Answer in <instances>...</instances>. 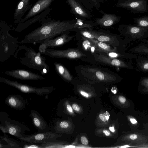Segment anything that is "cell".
<instances>
[{"mask_svg": "<svg viewBox=\"0 0 148 148\" xmlns=\"http://www.w3.org/2000/svg\"><path fill=\"white\" fill-rule=\"evenodd\" d=\"M45 18L38 22L41 26L25 36L20 43L40 44L47 39L66 33L74 27V19L61 21Z\"/></svg>", "mask_w": 148, "mask_h": 148, "instance_id": "cell-1", "label": "cell"}, {"mask_svg": "<svg viewBox=\"0 0 148 148\" xmlns=\"http://www.w3.org/2000/svg\"><path fill=\"white\" fill-rule=\"evenodd\" d=\"M11 27L4 21H0V61L6 62L16 52L19 47L18 38L9 33Z\"/></svg>", "mask_w": 148, "mask_h": 148, "instance_id": "cell-2", "label": "cell"}, {"mask_svg": "<svg viewBox=\"0 0 148 148\" xmlns=\"http://www.w3.org/2000/svg\"><path fill=\"white\" fill-rule=\"evenodd\" d=\"M24 48L25 56L18 58L20 62L30 69L38 71L43 75L47 74L49 71V67L45 62L46 58L31 47L24 45Z\"/></svg>", "mask_w": 148, "mask_h": 148, "instance_id": "cell-3", "label": "cell"}, {"mask_svg": "<svg viewBox=\"0 0 148 148\" xmlns=\"http://www.w3.org/2000/svg\"><path fill=\"white\" fill-rule=\"evenodd\" d=\"M0 129L4 134H9L17 138L24 136V133L29 130L23 123L11 119L3 112L0 113Z\"/></svg>", "mask_w": 148, "mask_h": 148, "instance_id": "cell-4", "label": "cell"}, {"mask_svg": "<svg viewBox=\"0 0 148 148\" xmlns=\"http://www.w3.org/2000/svg\"><path fill=\"white\" fill-rule=\"evenodd\" d=\"M0 82L14 87L23 93H34L39 96H44L49 94L54 90L53 86L36 87L20 83L16 81H12L3 77H0Z\"/></svg>", "mask_w": 148, "mask_h": 148, "instance_id": "cell-5", "label": "cell"}, {"mask_svg": "<svg viewBox=\"0 0 148 148\" xmlns=\"http://www.w3.org/2000/svg\"><path fill=\"white\" fill-rule=\"evenodd\" d=\"M60 136L56 133L48 131L25 135L17 138L32 144H41L55 140Z\"/></svg>", "mask_w": 148, "mask_h": 148, "instance_id": "cell-6", "label": "cell"}, {"mask_svg": "<svg viewBox=\"0 0 148 148\" xmlns=\"http://www.w3.org/2000/svg\"><path fill=\"white\" fill-rule=\"evenodd\" d=\"M114 7L124 8L135 13H143L148 11V0H127L118 1Z\"/></svg>", "mask_w": 148, "mask_h": 148, "instance_id": "cell-7", "label": "cell"}, {"mask_svg": "<svg viewBox=\"0 0 148 148\" xmlns=\"http://www.w3.org/2000/svg\"><path fill=\"white\" fill-rule=\"evenodd\" d=\"M71 9L70 12L75 17L84 19H91V13L79 0H66Z\"/></svg>", "mask_w": 148, "mask_h": 148, "instance_id": "cell-8", "label": "cell"}, {"mask_svg": "<svg viewBox=\"0 0 148 148\" xmlns=\"http://www.w3.org/2000/svg\"><path fill=\"white\" fill-rule=\"evenodd\" d=\"M5 74L7 75L20 79L25 80H45L43 76L27 70L18 69L6 71Z\"/></svg>", "mask_w": 148, "mask_h": 148, "instance_id": "cell-9", "label": "cell"}, {"mask_svg": "<svg viewBox=\"0 0 148 148\" xmlns=\"http://www.w3.org/2000/svg\"><path fill=\"white\" fill-rule=\"evenodd\" d=\"M55 0H37L33 5L26 15L19 23H23L29 18L48 9Z\"/></svg>", "mask_w": 148, "mask_h": 148, "instance_id": "cell-10", "label": "cell"}, {"mask_svg": "<svg viewBox=\"0 0 148 148\" xmlns=\"http://www.w3.org/2000/svg\"><path fill=\"white\" fill-rule=\"evenodd\" d=\"M30 0H20L16 5L14 14V24L18 23L22 17L28 10L31 8L33 5L30 3Z\"/></svg>", "mask_w": 148, "mask_h": 148, "instance_id": "cell-11", "label": "cell"}, {"mask_svg": "<svg viewBox=\"0 0 148 148\" xmlns=\"http://www.w3.org/2000/svg\"><path fill=\"white\" fill-rule=\"evenodd\" d=\"M68 36L66 33L57 36L55 38L48 39L40 44L39 47V51L47 48H54L62 45L68 40Z\"/></svg>", "mask_w": 148, "mask_h": 148, "instance_id": "cell-12", "label": "cell"}, {"mask_svg": "<svg viewBox=\"0 0 148 148\" xmlns=\"http://www.w3.org/2000/svg\"><path fill=\"white\" fill-rule=\"evenodd\" d=\"M99 12L103 14L101 18H97L95 23L96 25L104 27H109L118 22L121 18L120 16H116L114 14L107 13L102 10Z\"/></svg>", "mask_w": 148, "mask_h": 148, "instance_id": "cell-13", "label": "cell"}, {"mask_svg": "<svg viewBox=\"0 0 148 148\" xmlns=\"http://www.w3.org/2000/svg\"><path fill=\"white\" fill-rule=\"evenodd\" d=\"M29 116L35 127L39 132H48L49 127L44 119L37 111L32 110Z\"/></svg>", "mask_w": 148, "mask_h": 148, "instance_id": "cell-14", "label": "cell"}, {"mask_svg": "<svg viewBox=\"0 0 148 148\" xmlns=\"http://www.w3.org/2000/svg\"><path fill=\"white\" fill-rule=\"evenodd\" d=\"M5 103L10 107L15 110H22L26 106V101L21 95H11L6 99Z\"/></svg>", "mask_w": 148, "mask_h": 148, "instance_id": "cell-15", "label": "cell"}, {"mask_svg": "<svg viewBox=\"0 0 148 148\" xmlns=\"http://www.w3.org/2000/svg\"><path fill=\"white\" fill-rule=\"evenodd\" d=\"M52 10V8H49L23 23H18L14 30L18 32H22L32 24L46 17Z\"/></svg>", "mask_w": 148, "mask_h": 148, "instance_id": "cell-16", "label": "cell"}, {"mask_svg": "<svg viewBox=\"0 0 148 148\" xmlns=\"http://www.w3.org/2000/svg\"><path fill=\"white\" fill-rule=\"evenodd\" d=\"M57 73L63 78L68 80H71V77L67 69L60 64L57 62L53 63Z\"/></svg>", "mask_w": 148, "mask_h": 148, "instance_id": "cell-17", "label": "cell"}, {"mask_svg": "<svg viewBox=\"0 0 148 148\" xmlns=\"http://www.w3.org/2000/svg\"><path fill=\"white\" fill-rule=\"evenodd\" d=\"M75 23L74 28H82L83 27H92L96 24L95 22L87 20L86 19H82L75 17L74 19Z\"/></svg>", "mask_w": 148, "mask_h": 148, "instance_id": "cell-18", "label": "cell"}, {"mask_svg": "<svg viewBox=\"0 0 148 148\" xmlns=\"http://www.w3.org/2000/svg\"><path fill=\"white\" fill-rule=\"evenodd\" d=\"M4 134V136H0V140H4L8 144L3 145L0 143V148H20L22 147L18 144L10 140L5 134Z\"/></svg>", "mask_w": 148, "mask_h": 148, "instance_id": "cell-19", "label": "cell"}, {"mask_svg": "<svg viewBox=\"0 0 148 148\" xmlns=\"http://www.w3.org/2000/svg\"><path fill=\"white\" fill-rule=\"evenodd\" d=\"M133 19L138 26L144 27H148V15L134 17Z\"/></svg>", "mask_w": 148, "mask_h": 148, "instance_id": "cell-20", "label": "cell"}, {"mask_svg": "<svg viewBox=\"0 0 148 148\" xmlns=\"http://www.w3.org/2000/svg\"><path fill=\"white\" fill-rule=\"evenodd\" d=\"M105 0H88L93 8L99 10L101 7L102 3L104 2Z\"/></svg>", "mask_w": 148, "mask_h": 148, "instance_id": "cell-21", "label": "cell"}, {"mask_svg": "<svg viewBox=\"0 0 148 148\" xmlns=\"http://www.w3.org/2000/svg\"><path fill=\"white\" fill-rule=\"evenodd\" d=\"M83 5L89 10L92 11L93 7L88 0H79Z\"/></svg>", "mask_w": 148, "mask_h": 148, "instance_id": "cell-22", "label": "cell"}, {"mask_svg": "<svg viewBox=\"0 0 148 148\" xmlns=\"http://www.w3.org/2000/svg\"><path fill=\"white\" fill-rule=\"evenodd\" d=\"M110 115L108 112H106L103 114H100L99 116L100 119L103 121L105 122L108 121Z\"/></svg>", "mask_w": 148, "mask_h": 148, "instance_id": "cell-23", "label": "cell"}, {"mask_svg": "<svg viewBox=\"0 0 148 148\" xmlns=\"http://www.w3.org/2000/svg\"><path fill=\"white\" fill-rule=\"evenodd\" d=\"M141 84L146 88L145 91L148 92V78H145L141 82Z\"/></svg>", "mask_w": 148, "mask_h": 148, "instance_id": "cell-24", "label": "cell"}, {"mask_svg": "<svg viewBox=\"0 0 148 148\" xmlns=\"http://www.w3.org/2000/svg\"><path fill=\"white\" fill-rule=\"evenodd\" d=\"M98 40L101 42L107 41L110 40V38L107 36H101L98 38Z\"/></svg>", "mask_w": 148, "mask_h": 148, "instance_id": "cell-25", "label": "cell"}, {"mask_svg": "<svg viewBox=\"0 0 148 148\" xmlns=\"http://www.w3.org/2000/svg\"><path fill=\"white\" fill-rule=\"evenodd\" d=\"M83 35L85 37L88 38H93L94 36L90 32L86 31H81Z\"/></svg>", "mask_w": 148, "mask_h": 148, "instance_id": "cell-26", "label": "cell"}, {"mask_svg": "<svg viewBox=\"0 0 148 148\" xmlns=\"http://www.w3.org/2000/svg\"><path fill=\"white\" fill-rule=\"evenodd\" d=\"M96 75L97 77L101 80H104V77L103 74L100 71H97L96 73Z\"/></svg>", "mask_w": 148, "mask_h": 148, "instance_id": "cell-27", "label": "cell"}, {"mask_svg": "<svg viewBox=\"0 0 148 148\" xmlns=\"http://www.w3.org/2000/svg\"><path fill=\"white\" fill-rule=\"evenodd\" d=\"M81 141L82 144L84 145H87L88 144V141L85 136H82L81 137Z\"/></svg>", "mask_w": 148, "mask_h": 148, "instance_id": "cell-28", "label": "cell"}, {"mask_svg": "<svg viewBox=\"0 0 148 148\" xmlns=\"http://www.w3.org/2000/svg\"><path fill=\"white\" fill-rule=\"evenodd\" d=\"M111 64L113 65L119 66L120 65L121 63L120 61L118 60L117 59H114L112 60Z\"/></svg>", "mask_w": 148, "mask_h": 148, "instance_id": "cell-29", "label": "cell"}, {"mask_svg": "<svg viewBox=\"0 0 148 148\" xmlns=\"http://www.w3.org/2000/svg\"><path fill=\"white\" fill-rule=\"evenodd\" d=\"M138 136L136 134H132L128 136V138L131 140H134L137 139Z\"/></svg>", "mask_w": 148, "mask_h": 148, "instance_id": "cell-30", "label": "cell"}, {"mask_svg": "<svg viewBox=\"0 0 148 148\" xmlns=\"http://www.w3.org/2000/svg\"><path fill=\"white\" fill-rule=\"evenodd\" d=\"M98 45L99 47L103 49H106L108 47V46L106 44L102 42H99Z\"/></svg>", "mask_w": 148, "mask_h": 148, "instance_id": "cell-31", "label": "cell"}, {"mask_svg": "<svg viewBox=\"0 0 148 148\" xmlns=\"http://www.w3.org/2000/svg\"><path fill=\"white\" fill-rule=\"evenodd\" d=\"M72 107L74 110L76 111H78L80 110L79 106L77 104L75 103L72 104Z\"/></svg>", "mask_w": 148, "mask_h": 148, "instance_id": "cell-32", "label": "cell"}, {"mask_svg": "<svg viewBox=\"0 0 148 148\" xmlns=\"http://www.w3.org/2000/svg\"><path fill=\"white\" fill-rule=\"evenodd\" d=\"M119 100L122 103H125L126 101V99L124 96H120L118 98Z\"/></svg>", "mask_w": 148, "mask_h": 148, "instance_id": "cell-33", "label": "cell"}, {"mask_svg": "<svg viewBox=\"0 0 148 148\" xmlns=\"http://www.w3.org/2000/svg\"><path fill=\"white\" fill-rule=\"evenodd\" d=\"M129 120L130 122L133 124H136L137 123L136 120L134 118L130 117Z\"/></svg>", "mask_w": 148, "mask_h": 148, "instance_id": "cell-34", "label": "cell"}, {"mask_svg": "<svg viewBox=\"0 0 148 148\" xmlns=\"http://www.w3.org/2000/svg\"><path fill=\"white\" fill-rule=\"evenodd\" d=\"M66 109L67 111L70 113H72L73 112V108L69 105L68 104L66 106Z\"/></svg>", "mask_w": 148, "mask_h": 148, "instance_id": "cell-35", "label": "cell"}, {"mask_svg": "<svg viewBox=\"0 0 148 148\" xmlns=\"http://www.w3.org/2000/svg\"><path fill=\"white\" fill-rule=\"evenodd\" d=\"M80 94L83 96L84 97H89L88 94L83 91H80Z\"/></svg>", "mask_w": 148, "mask_h": 148, "instance_id": "cell-36", "label": "cell"}, {"mask_svg": "<svg viewBox=\"0 0 148 148\" xmlns=\"http://www.w3.org/2000/svg\"><path fill=\"white\" fill-rule=\"evenodd\" d=\"M103 132L105 135L107 136H109L110 134V133L109 131L106 130H104L103 131Z\"/></svg>", "mask_w": 148, "mask_h": 148, "instance_id": "cell-37", "label": "cell"}, {"mask_svg": "<svg viewBox=\"0 0 148 148\" xmlns=\"http://www.w3.org/2000/svg\"><path fill=\"white\" fill-rule=\"evenodd\" d=\"M109 55L111 57H114L117 56L118 55L115 53H111L109 54Z\"/></svg>", "mask_w": 148, "mask_h": 148, "instance_id": "cell-38", "label": "cell"}, {"mask_svg": "<svg viewBox=\"0 0 148 148\" xmlns=\"http://www.w3.org/2000/svg\"><path fill=\"white\" fill-rule=\"evenodd\" d=\"M109 130L112 132H115V129L114 127L113 126L110 127L109 128Z\"/></svg>", "mask_w": 148, "mask_h": 148, "instance_id": "cell-39", "label": "cell"}, {"mask_svg": "<svg viewBox=\"0 0 148 148\" xmlns=\"http://www.w3.org/2000/svg\"><path fill=\"white\" fill-rule=\"evenodd\" d=\"M144 68L145 69H148V63H145L143 66Z\"/></svg>", "mask_w": 148, "mask_h": 148, "instance_id": "cell-40", "label": "cell"}, {"mask_svg": "<svg viewBox=\"0 0 148 148\" xmlns=\"http://www.w3.org/2000/svg\"><path fill=\"white\" fill-rule=\"evenodd\" d=\"M118 1H125L127 0H117Z\"/></svg>", "mask_w": 148, "mask_h": 148, "instance_id": "cell-41", "label": "cell"}]
</instances>
